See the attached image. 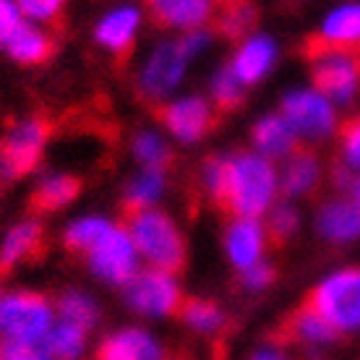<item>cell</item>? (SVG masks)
Returning a JSON list of instances; mask_svg holds the SVG:
<instances>
[{"label":"cell","mask_w":360,"mask_h":360,"mask_svg":"<svg viewBox=\"0 0 360 360\" xmlns=\"http://www.w3.org/2000/svg\"><path fill=\"white\" fill-rule=\"evenodd\" d=\"M277 188V175L269 160L256 154L227 157L225 191L217 209L235 219H256L269 209Z\"/></svg>","instance_id":"cell-1"},{"label":"cell","mask_w":360,"mask_h":360,"mask_svg":"<svg viewBox=\"0 0 360 360\" xmlns=\"http://www.w3.org/2000/svg\"><path fill=\"white\" fill-rule=\"evenodd\" d=\"M120 217H123L120 225L128 230L136 251L152 264V269L165 271L170 277L183 269L186 243H183V235L170 217H165L162 212H154V209L128 212Z\"/></svg>","instance_id":"cell-2"},{"label":"cell","mask_w":360,"mask_h":360,"mask_svg":"<svg viewBox=\"0 0 360 360\" xmlns=\"http://www.w3.org/2000/svg\"><path fill=\"white\" fill-rule=\"evenodd\" d=\"M303 306L340 329H360V269H342L306 295Z\"/></svg>","instance_id":"cell-3"},{"label":"cell","mask_w":360,"mask_h":360,"mask_svg":"<svg viewBox=\"0 0 360 360\" xmlns=\"http://www.w3.org/2000/svg\"><path fill=\"white\" fill-rule=\"evenodd\" d=\"M53 306L39 292H16L0 300V329L8 342L39 345L50 337Z\"/></svg>","instance_id":"cell-4"},{"label":"cell","mask_w":360,"mask_h":360,"mask_svg":"<svg viewBox=\"0 0 360 360\" xmlns=\"http://www.w3.org/2000/svg\"><path fill=\"white\" fill-rule=\"evenodd\" d=\"M53 136V120L47 115H32L18 120L0 139V167L6 178L27 175L37 167L39 154Z\"/></svg>","instance_id":"cell-5"},{"label":"cell","mask_w":360,"mask_h":360,"mask_svg":"<svg viewBox=\"0 0 360 360\" xmlns=\"http://www.w3.org/2000/svg\"><path fill=\"white\" fill-rule=\"evenodd\" d=\"M126 300L128 306L139 314L149 316H180L183 308V292L178 282L165 274V271L149 269L136 274L126 285Z\"/></svg>","instance_id":"cell-6"},{"label":"cell","mask_w":360,"mask_h":360,"mask_svg":"<svg viewBox=\"0 0 360 360\" xmlns=\"http://www.w3.org/2000/svg\"><path fill=\"white\" fill-rule=\"evenodd\" d=\"M89 266L110 285H128L136 277V245L123 225H110L89 253Z\"/></svg>","instance_id":"cell-7"},{"label":"cell","mask_w":360,"mask_h":360,"mask_svg":"<svg viewBox=\"0 0 360 360\" xmlns=\"http://www.w3.org/2000/svg\"><path fill=\"white\" fill-rule=\"evenodd\" d=\"M324 53H352L360 55V6L337 8L326 18L319 34H311L303 45V55L314 60Z\"/></svg>","instance_id":"cell-8"},{"label":"cell","mask_w":360,"mask_h":360,"mask_svg":"<svg viewBox=\"0 0 360 360\" xmlns=\"http://www.w3.org/2000/svg\"><path fill=\"white\" fill-rule=\"evenodd\" d=\"M314 86L324 99L347 102L360 84V55L324 53L311 60Z\"/></svg>","instance_id":"cell-9"},{"label":"cell","mask_w":360,"mask_h":360,"mask_svg":"<svg viewBox=\"0 0 360 360\" xmlns=\"http://www.w3.org/2000/svg\"><path fill=\"white\" fill-rule=\"evenodd\" d=\"M282 117L295 131V136L306 139H324L332 134L334 112L329 99L319 91H292L282 102Z\"/></svg>","instance_id":"cell-10"},{"label":"cell","mask_w":360,"mask_h":360,"mask_svg":"<svg viewBox=\"0 0 360 360\" xmlns=\"http://www.w3.org/2000/svg\"><path fill=\"white\" fill-rule=\"evenodd\" d=\"M188 58L191 55L186 53V47H183L180 39L160 47V50L149 58V63H146L144 71H141V82H139L141 97L160 99L162 94H167V91L180 82Z\"/></svg>","instance_id":"cell-11"},{"label":"cell","mask_w":360,"mask_h":360,"mask_svg":"<svg viewBox=\"0 0 360 360\" xmlns=\"http://www.w3.org/2000/svg\"><path fill=\"white\" fill-rule=\"evenodd\" d=\"M154 112L170 128V134H175L183 141H198L201 136H207L217 126V115L207 102L198 97L180 99V102H172L165 108H154Z\"/></svg>","instance_id":"cell-12"},{"label":"cell","mask_w":360,"mask_h":360,"mask_svg":"<svg viewBox=\"0 0 360 360\" xmlns=\"http://www.w3.org/2000/svg\"><path fill=\"white\" fill-rule=\"evenodd\" d=\"M45 230L39 222H21L18 227H13L3 243L0 251V279H6L11 274L13 266L24 262H37L45 256Z\"/></svg>","instance_id":"cell-13"},{"label":"cell","mask_w":360,"mask_h":360,"mask_svg":"<svg viewBox=\"0 0 360 360\" xmlns=\"http://www.w3.org/2000/svg\"><path fill=\"white\" fill-rule=\"evenodd\" d=\"M337 329L329 321H324L319 314H314L311 308L300 303L292 314L279 324L274 340L279 342H303V345H324L337 340Z\"/></svg>","instance_id":"cell-14"},{"label":"cell","mask_w":360,"mask_h":360,"mask_svg":"<svg viewBox=\"0 0 360 360\" xmlns=\"http://www.w3.org/2000/svg\"><path fill=\"white\" fill-rule=\"evenodd\" d=\"M149 18L157 27H180V29H196L214 18L217 6L212 3H198V0H165V3H146Z\"/></svg>","instance_id":"cell-15"},{"label":"cell","mask_w":360,"mask_h":360,"mask_svg":"<svg viewBox=\"0 0 360 360\" xmlns=\"http://www.w3.org/2000/svg\"><path fill=\"white\" fill-rule=\"evenodd\" d=\"M139 27V13L134 8L112 11L97 27V39L115 55L117 65H126L134 53V34Z\"/></svg>","instance_id":"cell-16"},{"label":"cell","mask_w":360,"mask_h":360,"mask_svg":"<svg viewBox=\"0 0 360 360\" xmlns=\"http://www.w3.org/2000/svg\"><path fill=\"white\" fill-rule=\"evenodd\" d=\"M162 350L152 337L141 329H126V332L110 334L102 340L94 360H160Z\"/></svg>","instance_id":"cell-17"},{"label":"cell","mask_w":360,"mask_h":360,"mask_svg":"<svg viewBox=\"0 0 360 360\" xmlns=\"http://www.w3.org/2000/svg\"><path fill=\"white\" fill-rule=\"evenodd\" d=\"M319 230L334 243H347L360 238V207L355 201H329L319 212Z\"/></svg>","instance_id":"cell-18"},{"label":"cell","mask_w":360,"mask_h":360,"mask_svg":"<svg viewBox=\"0 0 360 360\" xmlns=\"http://www.w3.org/2000/svg\"><path fill=\"white\" fill-rule=\"evenodd\" d=\"M264 251V230L256 219H235L227 230V253L238 269H248L259 264Z\"/></svg>","instance_id":"cell-19"},{"label":"cell","mask_w":360,"mask_h":360,"mask_svg":"<svg viewBox=\"0 0 360 360\" xmlns=\"http://www.w3.org/2000/svg\"><path fill=\"white\" fill-rule=\"evenodd\" d=\"M253 141L266 157H292L300 149L295 131L282 115H266L253 126Z\"/></svg>","instance_id":"cell-20"},{"label":"cell","mask_w":360,"mask_h":360,"mask_svg":"<svg viewBox=\"0 0 360 360\" xmlns=\"http://www.w3.org/2000/svg\"><path fill=\"white\" fill-rule=\"evenodd\" d=\"M79 193H82V180L73 178V175H55L32 191L29 209L34 214H50V212L68 207Z\"/></svg>","instance_id":"cell-21"},{"label":"cell","mask_w":360,"mask_h":360,"mask_svg":"<svg viewBox=\"0 0 360 360\" xmlns=\"http://www.w3.org/2000/svg\"><path fill=\"white\" fill-rule=\"evenodd\" d=\"M6 47H8L11 58H13V60H18V63L39 65V63H47V60L53 58L58 42H55L47 32H42V29L29 27V24H21V27H18V32L11 37V42Z\"/></svg>","instance_id":"cell-22"},{"label":"cell","mask_w":360,"mask_h":360,"mask_svg":"<svg viewBox=\"0 0 360 360\" xmlns=\"http://www.w3.org/2000/svg\"><path fill=\"white\" fill-rule=\"evenodd\" d=\"M274 63V45L266 37H253L248 39L233 60V71L240 84H253L259 82L264 73L269 71V65Z\"/></svg>","instance_id":"cell-23"},{"label":"cell","mask_w":360,"mask_h":360,"mask_svg":"<svg viewBox=\"0 0 360 360\" xmlns=\"http://www.w3.org/2000/svg\"><path fill=\"white\" fill-rule=\"evenodd\" d=\"M319 183V162L308 149H297L292 157H288L285 170H282V191L288 196L308 193Z\"/></svg>","instance_id":"cell-24"},{"label":"cell","mask_w":360,"mask_h":360,"mask_svg":"<svg viewBox=\"0 0 360 360\" xmlns=\"http://www.w3.org/2000/svg\"><path fill=\"white\" fill-rule=\"evenodd\" d=\"M165 188V172L160 170H144L139 178L128 186L126 198L120 204V214H128V212H144V209H152V204L160 198Z\"/></svg>","instance_id":"cell-25"},{"label":"cell","mask_w":360,"mask_h":360,"mask_svg":"<svg viewBox=\"0 0 360 360\" xmlns=\"http://www.w3.org/2000/svg\"><path fill=\"white\" fill-rule=\"evenodd\" d=\"M219 13H214L212 18V29L225 37H243L256 27V8L248 3H227V6H217Z\"/></svg>","instance_id":"cell-26"},{"label":"cell","mask_w":360,"mask_h":360,"mask_svg":"<svg viewBox=\"0 0 360 360\" xmlns=\"http://www.w3.org/2000/svg\"><path fill=\"white\" fill-rule=\"evenodd\" d=\"M110 230V222L105 219H97V217H89V219H82V222H73L68 230H65L63 243L68 248V253L73 256H89L91 248L102 240V235Z\"/></svg>","instance_id":"cell-27"},{"label":"cell","mask_w":360,"mask_h":360,"mask_svg":"<svg viewBox=\"0 0 360 360\" xmlns=\"http://www.w3.org/2000/svg\"><path fill=\"white\" fill-rule=\"evenodd\" d=\"M180 319L196 332H214L225 324V316L219 311L217 303L204 300V297H186L183 308H180Z\"/></svg>","instance_id":"cell-28"},{"label":"cell","mask_w":360,"mask_h":360,"mask_svg":"<svg viewBox=\"0 0 360 360\" xmlns=\"http://www.w3.org/2000/svg\"><path fill=\"white\" fill-rule=\"evenodd\" d=\"M212 94H214L217 102V112L225 115V112H233L235 108L243 105V84L238 82L233 65H227L214 76L212 82Z\"/></svg>","instance_id":"cell-29"},{"label":"cell","mask_w":360,"mask_h":360,"mask_svg":"<svg viewBox=\"0 0 360 360\" xmlns=\"http://www.w3.org/2000/svg\"><path fill=\"white\" fill-rule=\"evenodd\" d=\"M84 329L73 324H60L55 326L50 337H47V355H53V358H60V360H73L76 355H82L84 350Z\"/></svg>","instance_id":"cell-30"},{"label":"cell","mask_w":360,"mask_h":360,"mask_svg":"<svg viewBox=\"0 0 360 360\" xmlns=\"http://www.w3.org/2000/svg\"><path fill=\"white\" fill-rule=\"evenodd\" d=\"M58 311L63 316L65 324H73L79 326V329H91L94 321H97V308L91 303L89 297L82 295V292H65L60 297V303H58Z\"/></svg>","instance_id":"cell-31"},{"label":"cell","mask_w":360,"mask_h":360,"mask_svg":"<svg viewBox=\"0 0 360 360\" xmlns=\"http://www.w3.org/2000/svg\"><path fill=\"white\" fill-rule=\"evenodd\" d=\"M136 157L141 160V162L146 165V170H160L165 172V167H170L172 162V154L170 149L157 139V136L152 134H144V136H139L136 139Z\"/></svg>","instance_id":"cell-32"},{"label":"cell","mask_w":360,"mask_h":360,"mask_svg":"<svg viewBox=\"0 0 360 360\" xmlns=\"http://www.w3.org/2000/svg\"><path fill=\"white\" fill-rule=\"evenodd\" d=\"M295 227H297V214L288 204H282V207H277L271 212L269 227L264 230V238H269V243L274 248H279L282 243H288L290 235L295 233Z\"/></svg>","instance_id":"cell-33"},{"label":"cell","mask_w":360,"mask_h":360,"mask_svg":"<svg viewBox=\"0 0 360 360\" xmlns=\"http://www.w3.org/2000/svg\"><path fill=\"white\" fill-rule=\"evenodd\" d=\"M18 13L34 18V21H42V24H50V27H60L63 24V3H58V0H39V3L21 0L18 3Z\"/></svg>","instance_id":"cell-34"},{"label":"cell","mask_w":360,"mask_h":360,"mask_svg":"<svg viewBox=\"0 0 360 360\" xmlns=\"http://www.w3.org/2000/svg\"><path fill=\"white\" fill-rule=\"evenodd\" d=\"M340 144H342L345 162L360 170V115L345 120L340 126Z\"/></svg>","instance_id":"cell-35"},{"label":"cell","mask_w":360,"mask_h":360,"mask_svg":"<svg viewBox=\"0 0 360 360\" xmlns=\"http://www.w3.org/2000/svg\"><path fill=\"white\" fill-rule=\"evenodd\" d=\"M0 358L3 360H50L45 347H37V345H18L3 340L0 342Z\"/></svg>","instance_id":"cell-36"},{"label":"cell","mask_w":360,"mask_h":360,"mask_svg":"<svg viewBox=\"0 0 360 360\" xmlns=\"http://www.w3.org/2000/svg\"><path fill=\"white\" fill-rule=\"evenodd\" d=\"M18 27H21L18 6H11L6 0H0V45H8L11 37L18 32Z\"/></svg>","instance_id":"cell-37"},{"label":"cell","mask_w":360,"mask_h":360,"mask_svg":"<svg viewBox=\"0 0 360 360\" xmlns=\"http://www.w3.org/2000/svg\"><path fill=\"white\" fill-rule=\"evenodd\" d=\"M274 269H271L269 264H253V266H248V269H243V277H240V282H243L245 288L251 290H262L266 288V285H271L274 282Z\"/></svg>","instance_id":"cell-38"},{"label":"cell","mask_w":360,"mask_h":360,"mask_svg":"<svg viewBox=\"0 0 360 360\" xmlns=\"http://www.w3.org/2000/svg\"><path fill=\"white\" fill-rule=\"evenodd\" d=\"M251 360H288L277 347H262L259 352H253Z\"/></svg>","instance_id":"cell-39"},{"label":"cell","mask_w":360,"mask_h":360,"mask_svg":"<svg viewBox=\"0 0 360 360\" xmlns=\"http://www.w3.org/2000/svg\"><path fill=\"white\" fill-rule=\"evenodd\" d=\"M352 196H355V204L360 207V180L355 183V186H352Z\"/></svg>","instance_id":"cell-40"},{"label":"cell","mask_w":360,"mask_h":360,"mask_svg":"<svg viewBox=\"0 0 360 360\" xmlns=\"http://www.w3.org/2000/svg\"><path fill=\"white\" fill-rule=\"evenodd\" d=\"M0 360H3V358H0Z\"/></svg>","instance_id":"cell-41"}]
</instances>
